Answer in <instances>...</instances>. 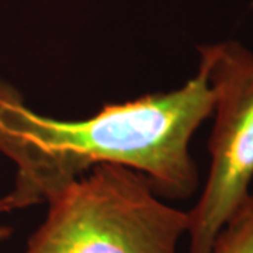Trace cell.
Returning <instances> with one entry per match:
<instances>
[{"label": "cell", "instance_id": "cell-1", "mask_svg": "<svg viewBox=\"0 0 253 253\" xmlns=\"http://www.w3.org/2000/svg\"><path fill=\"white\" fill-rule=\"evenodd\" d=\"M212 109L214 96L200 68L174 90L109 103L81 120L41 114L0 79V152L16 165L0 212L48 204L106 163L144 174L166 201L190 199L200 186L190 142Z\"/></svg>", "mask_w": 253, "mask_h": 253}, {"label": "cell", "instance_id": "cell-4", "mask_svg": "<svg viewBox=\"0 0 253 253\" xmlns=\"http://www.w3.org/2000/svg\"><path fill=\"white\" fill-rule=\"evenodd\" d=\"M210 253H253V193L222 226Z\"/></svg>", "mask_w": 253, "mask_h": 253}, {"label": "cell", "instance_id": "cell-2", "mask_svg": "<svg viewBox=\"0 0 253 253\" xmlns=\"http://www.w3.org/2000/svg\"><path fill=\"white\" fill-rule=\"evenodd\" d=\"M189 211L159 197L144 174L100 165L48 203L24 253H177Z\"/></svg>", "mask_w": 253, "mask_h": 253}, {"label": "cell", "instance_id": "cell-5", "mask_svg": "<svg viewBox=\"0 0 253 253\" xmlns=\"http://www.w3.org/2000/svg\"><path fill=\"white\" fill-rule=\"evenodd\" d=\"M10 235H11V228H9V226H0V241L9 238Z\"/></svg>", "mask_w": 253, "mask_h": 253}, {"label": "cell", "instance_id": "cell-3", "mask_svg": "<svg viewBox=\"0 0 253 253\" xmlns=\"http://www.w3.org/2000/svg\"><path fill=\"white\" fill-rule=\"evenodd\" d=\"M199 68L214 96L207 180L189 211V253H210L251 196L253 181V51L228 40L199 46Z\"/></svg>", "mask_w": 253, "mask_h": 253}]
</instances>
